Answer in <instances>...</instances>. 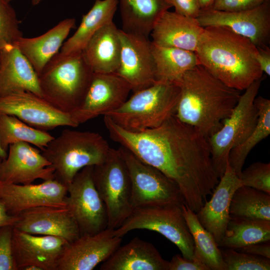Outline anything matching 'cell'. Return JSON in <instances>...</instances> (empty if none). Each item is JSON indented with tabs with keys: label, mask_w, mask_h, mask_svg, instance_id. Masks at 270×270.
<instances>
[{
	"label": "cell",
	"mask_w": 270,
	"mask_h": 270,
	"mask_svg": "<svg viewBox=\"0 0 270 270\" xmlns=\"http://www.w3.org/2000/svg\"><path fill=\"white\" fill-rule=\"evenodd\" d=\"M104 122L113 140L174 181L184 204L198 212L220 180L207 138L175 115L139 132L127 130L106 116Z\"/></svg>",
	"instance_id": "6da1fadb"
},
{
	"label": "cell",
	"mask_w": 270,
	"mask_h": 270,
	"mask_svg": "<svg viewBox=\"0 0 270 270\" xmlns=\"http://www.w3.org/2000/svg\"><path fill=\"white\" fill-rule=\"evenodd\" d=\"M195 53L200 64L226 86L239 91L262 78L256 46L226 26L204 28Z\"/></svg>",
	"instance_id": "7a4b0ae2"
},
{
	"label": "cell",
	"mask_w": 270,
	"mask_h": 270,
	"mask_svg": "<svg viewBox=\"0 0 270 270\" xmlns=\"http://www.w3.org/2000/svg\"><path fill=\"white\" fill-rule=\"evenodd\" d=\"M176 84L180 95L175 116L207 138L220 128L241 95L200 64L186 72Z\"/></svg>",
	"instance_id": "3957f363"
},
{
	"label": "cell",
	"mask_w": 270,
	"mask_h": 270,
	"mask_svg": "<svg viewBox=\"0 0 270 270\" xmlns=\"http://www.w3.org/2000/svg\"><path fill=\"white\" fill-rule=\"evenodd\" d=\"M93 74L82 51L58 52L38 75L42 98L57 109L71 114L84 100Z\"/></svg>",
	"instance_id": "277c9868"
},
{
	"label": "cell",
	"mask_w": 270,
	"mask_h": 270,
	"mask_svg": "<svg viewBox=\"0 0 270 270\" xmlns=\"http://www.w3.org/2000/svg\"><path fill=\"white\" fill-rule=\"evenodd\" d=\"M111 148L100 134L65 129L42 151L54 170V178L68 185L83 168L104 162Z\"/></svg>",
	"instance_id": "5b68a950"
},
{
	"label": "cell",
	"mask_w": 270,
	"mask_h": 270,
	"mask_svg": "<svg viewBox=\"0 0 270 270\" xmlns=\"http://www.w3.org/2000/svg\"><path fill=\"white\" fill-rule=\"evenodd\" d=\"M180 95L177 84L157 81L134 92L121 106L104 116L130 132L156 128L175 115Z\"/></svg>",
	"instance_id": "8992f818"
},
{
	"label": "cell",
	"mask_w": 270,
	"mask_h": 270,
	"mask_svg": "<svg viewBox=\"0 0 270 270\" xmlns=\"http://www.w3.org/2000/svg\"><path fill=\"white\" fill-rule=\"evenodd\" d=\"M262 81V78L254 82L244 90L220 128L208 138L213 166L219 178L225 172L230 150L242 143L256 124L258 112L254 100Z\"/></svg>",
	"instance_id": "52a82bcc"
},
{
	"label": "cell",
	"mask_w": 270,
	"mask_h": 270,
	"mask_svg": "<svg viewBox=\"0 0 270 270\" xmlns=\"http://www.w3.org/2000/svg\"><path fill=\"white\" fill-rule=\"evenodd\" d=\"M92 176L108 215V228H118L131 214L132 184L125 162L118 150L111 148L106 160L93 166Z\"/></svg>",
	"instance_id": "ba28073f"
},
{
	"label": "cell",
	"mask_w": 270,
	"mask_h": 270,
	"mask_svg": "<svg viewBox=\"0 0 270 270\" xmlns=\"http://www.w3.org/2000/svg\"><path fill=\"white\" fill-rule=\"evenodd\" d=\"M144 229L157 232L178 248L182 256L192 260L194 258V244L181 205L168 204L135 208L118 228L115 236L122 237L129 232Z\"/></svg>",
	"instance_id": "9c48e42d"
},
{
	"label": "cell",
	"mask_w": 270,
	"mask_h": 270,
	"mask_svg": "<svg viewBox=\"0 0 270 270\" xmlns=\"http://www.w3.org/2000/svg\"><path fill=\"white\" fill-rule=\"evenodd\" d=\"M118 150L125 162L132 184L133 209L184 203L176 184L156 168L146 164L130 151Z\"/></svg>",
	"instance_id": "30bf717a"
},
{
	"label": "cell",
	"mask_w": 270,
	"mask_h": 270,
	"mask_svg": "<svg viewBox=\"0 0 270 270\" xmlns=\"http://www.w3.org/2000/svg\"><path fill=\"white\" fill-rule=\"evenodd\" d=\"M92 168L82 169L67 185L66 207L74 218L80 236L96 234L108 227L106 208L94 185Z\"/></svg>",
	"instance_id": "8fae6325"
},
{
	"label": "cell",
	"mask_w": 270,
	"mask_h": 270,
	"mask_svg": "<svg viewBox=\"0 0 270 270\" xmlns=\"http://www.w3.org/2000/svg\"><path fill=\"white\" fill-rule=\"evenodd\" d=\"M0 113L15 116L42 130L60 126L76 128L79 126L70 114L57 109L42 97L26 90L0 97Z\"/></svg>",
	"instance_id": "7c38bea8"
},
{
	"label": "cell",
	"mask_w": 270,
	"mask_h": 270,
	"mask_svg": "<svg viewBox=\"0 0 270 270\" xmlns=\"http://www.w3.org/2000/svg\"><path fill=\"white\" fill-rule=\"evenodd\" d=\"M204 28L226 26L248 38L257 48L269 46L270 0L252 10L228 12L210 8L201 10L196 18Z\"/></svg>",
	"instance_id": "4fadbf2b"
},
{
	"label": "cell",
	"mask_w": 270,
	"mask_h": 270,
	"mask_svg": "<svg viewBox=\"0 0 270 270\" xmlns=\"http://www.w3.org/2000/svg\"><path fill=\"white\" fill-rule=\"evenodd\" d=\"M121 52L119 68L115 73L124 79L134 92L156 82L151 41L143 36L119 29Z\"/></svg>",
	"instance_id": "5bb4252c"
},
{
	"label": "cell",
	"mask_w": 270,
	"mask_h": 270,
	"mask_svg": "<svg viewBox=\"0 0 270 270\" xmlns=\"http://www.w3.org/2000/svg\"><path fill=\"white\" fill-rule=\"evenodd\" d=\"M130 84L115 73L94 72L81 104L70 114L79 125L114 110L128 99Z\"/></svg>",
	"instance_id": "9a60e30c"
},
{
	"label": "cell",
	"mask_w": 270,
	"mask_h": 270,
	"mask_svg": "<svg viewBox=\"0 0 270 270\" xmlns=\"http://www.w3.org/2000/svg\"><path fill=\"white\" fill-rule=\"evenodd\" d=\"M67 186L56 178L38 184H16L0 181V200L8 213L18 216L40 206L66 207Z\"/></svg>",
	"instance_id": "2e32d148"
},
{
	"label": "cell",
	"mask_w": 270,
	"mask_h": 270,
	"mask_svg": "<svg viewBox=\"0 0 270 270\" xmlns=\"http://www.w3.org/2000/svg\"><path fill=\"white\" fill-rule=\"evenodd\" d=\"M106 228L92 235L80 236L68 244L56 270H92L106 260L120 246L122 238Z\"/></svg>",
	"instance_id": "e0dca14e"
},
{
	"label": "cell",
	"mask_w": 270,
	"mask_h": 270,
	"mask_svg": "<svg viewBox=\"0 0 270 270\" xmlns=\"http://www.w3.org/2000/svg\"><path fill=\"white\" fill-rule=\"evenodd\" d=\"M24 142L10 145L0 163V181L16 184H32L38 179L54 178V170L42 152Z\"/></svg>",
	"instance_id": "ac0fdd59"
},
{
	"label": "cell",
	"mask_w": 270,
	"mask_h": 270,
	"mask_svg": "<svg viewBox=\"0 0 270 270\" xmlns=\"http://www.w3.org/2000/svg\"><path fill=\"white\" fill-rule=\"evenodd\" d=\"M68 243L60 237L30 234L13 226L12 253L17 270L29 266L40 270H56L58 260Z\"/></svg>",
	"instance_id": "d6986e66"
},
{
	"label": "cell",
	"mask_w": 270,
	"mask_h": 270,
	"mask_svg": "<svg viewBox=\"0 0 270 270\" xmlns=\"http://www.w3.org/2000/svg\"><path fill=\"white\" fill-rule=\"evenodd\" d=\"M18 216L13 226L22 232L60 237L69 243L80 236L74 218L66 207L38 206L22 212Z\"/></svg>",
	"instance_id": "ffe728a7"
},
{
	"label": "cell",
	"mask_w": 270,
	"mask_h": 270,
	"mask_svg": "<svg viewBox=\"0 0 270 270\" xmlns=\"http://www.w3.org/2000/svg\"><path fill=\"white\" fill-rule=\"evenodd\" d=\"M242 186L228 162L225 172L206 200L196 213L202 226L214 238L218 244L222 238L230 218V207L236 190Z\"/></svg>",
	"instance_id": "44dd1931"
},
{
	"label": "cell",
	"mask_w": 270,
	"mask_h": 270,
	"mask_svg": "<svg viewBox=\"0 0 270 270\" xmlns=\"http://www.w3.org/2000/svg\"><path fill=\"white\" fill-rule=\"evenodd\" d=\"M204 30L197 18L164 12L150 32L153 44L195 52Z\"/></svg>",
	"instance_id": "7402d4cb"
},
{
	"label": "cell",
	"mask_w": 270,
	"mask_h": 270,
	"mask_svg": "<svg viewBox=\"0 0 270 270\" xmlns=\"http://www.w3.org/2000/svg\"><path fill=\"white\" fill-rule=\"evenodd\" d=\"M0 54V98L22 90L42 98L38 75L16 46H6Z\"/></svg>",
	"instance_id": "603a6c76"
},
{
	"label": "cell",
	"mask_w": 270,
	"mask_h": 270,
	"mask_svg": "<svg viewBox=\"0 0 270 270\" xmlns=\"http://www.w3.org/2000/svg\"><path fill=\"white\" fill-rule=\"evenodd\" d=\"M101 270H168L164 260L152 244L136 237L120 246L100 266Z\"/></svg>",
	"instance_id": "cb8c5ba5"
},
{
	"label": "cell",
	"mask_w": 270,
	"mask_h": 270,
	"mask_svg": "<svg viewBox=\"0 0 270 270\" xmlns=\"http://www.w3.org/2000/svg\"><path fill=\"white\" fill-rule=\"evenodd\" d=\"M82 52L94 72L116 73L120 66L121 43L119 29L113 21L99 29Z\"/></svg>",
	"instance_id": "d4e9b609"
},
{
	"label": "cell",
	"mask_w": 270,
	"mask_h": 270,
	"mask_svg": "<svg viewBox=\"0 0 270 270\" xmlns=\"http://www.w3.org/2000/svg\"><path fill=\"white\" fill-rule=\"evenodd\" d=\"M75 24L74 18H66L40 36L32 38L21 37L15 45L38 75L47 63L58 52Z\"/></svg>",
	"instance_id": "484cf974"
},
{
	"label": "cell",
	"mask_w": 270,
	"mask_h": 270,
	"mask_svg": "<svg viewBox=\"0 0 270 270\" xmlns=\"http://www.w3.org/2000/svg\"><path fill=\"white\" fill-rule=\"evenodd\" d=\"M122 30L148 38L160 16L172 8L165 0H118Z\"/></svg>",
	"instance_id": "4316f807"
},
{
	"label": "cell",
	"mask_w": 270,
	"mask_h": 270,
	"mask_svg": "<svg viewBox=\"0 0 270 270\" xmlns=\"http://www.w3.org/2000/svg\"><path fill=\"white\" fill-rule=\"evenodd\" d=\"M118 4V0H95L88 12L82 16L77 30L63 44L60 52L70 54L82 52L99 29L112 21Z\"/></svg>",
	"instance_id": "83f0119b"
},
{
	"label": "cell",
	"mask_w": 270,
	"mask_h": 270,
	"mask_svg": "<svg viewBox=\"0 0 270 270\" xmlns=\"http://www.w3.org/2000/svg\"><path fill=\"white\" fill-rule=\"evenodd\" d=\"M157 81L176 83L188 70L200 64L194 52L162 46L151 42Z\"/></svg>",
	"instance_id": "f1b7e54d"
},
{
	"label": "cell",
	"mask_w": 270,
	"mask_h": 270,
	"mask_svg": "<svg viewBox=\"0 0 270 270\" xmlns=\"http://www.w3.org/2000/svg\"><path fill=\"white\" fill-rule=\"evenodd\" d=\"M270 221L230 215L219 247L236 250L270 241Z\"/></svg>",
	"instance_id": "f546056e"
},
{
	"label": "cell",
	"mask_w": 270,
	"mask_h": 270,
	"mask_svg": "<svg viewBox=\"0 0 270 270\" xmlns=\"http://www.w3.org/2000/svg\"><path fill=\"white\" fill-rule=\"evenodd\" d=\"M181 208L194 240V254L198 256L209 270H226L220 249L214 236L202 226L196 213L186 204L182 203Z\"/></svg>",
	"instance_id": "4dcf8cb0"
},
{
	"label": "cell",
	"mask_w": 270,
	"mask_h": 270,
	"mask_svg": "<svg viewBox=\"0 0 270 270\" xmlns=\"http://www.w3.org/2000/svg\"><path fill=\"white\" fill-rule=\"evenodd\" d=\"M254 104L258 112L256 124L248 136L230 150L228 156V164L239 178L250 152L270 134V100L258 96L254 100Z\"/></svg>",
	"instance_id": "1f68e13d"
},
{
	"label": "cell",
	"mask_w": 270,
	"mask_h": 270,
	"mask_svg": "<svg viewBox=\"0 0 270 270\" xmlns=\"http://www.w3.org/2000/svg\"><path fill=\"white\" fill-rule=\"evenodd\" d=\"M54 138L15 116L0 113V145L6 152L10 145L19 142L28 143L42 151Z\"/></svg>",
	"instance_id": "d6a6232c"
},
{
	"label": "cell",
	"mask_w": 270,
	"mask_h": 270,
	"mask_svg": "<svg viewBox=\"0 0 270 270\" xmlns=\"http://www.w3.org/2000/svg\"><path fill=\"white\" fill-rule=\"evenodd\" d=\"M230 214L270 221V194L242 185L232 196Z\"/></svg>",
	"instance_id": "836d02e7"
},
{
	"label": "cell",
	"mask_w": 270,
	"mask_h": 270,
	"mask_svg": "<svg viewBox=\"0 0 270 270\" xmlns=\"http://www.w3.org/2000/svg\"><path fill=\"white\" fill-rule=\"evenodd\" d=\"M226 270H269L270 259L234 249L220 250Z\"/></svg>",
	"instance_id": "e575fe53"
},
{
	"label": "cell",
	"mask_w": 270,
	"mask_h": 270,
	"mask_svg": "<svg viewBox=\"0 0 270 270\" xmlns=\"http://www.w3.org/2000/svg\"><path fill=\"white\" fill-rule=\"evenodd\" d=\"M22 36L14 10L8 2L0 0V51Z\"/></svg>",
	"instance_id": "d590c367"
},
{
	"label": "cell",
	"mask_w": 270,
	"mask_h": 270,
	"mask_svg": "<svg viewBox=\"0 0 270 270\" xmlns=\"http://www.w3.org/2000/svg\"><path fill=\"white\" fill-rule=\"evenodd\" d=\"M240 178L242 185L270 194V163L256 162L242 170Z\"/></svg>",
	"instance_id": "8d00e7d4"
},
{
	"label": "cell",
	"mask_w": 270,
	"mask_h": 270,
	"mask_svg": "<svg viewBox=\"0 0 270 270\" xmlns=\"http://www.w3.org/2000/svg\"><path fill=\"white\" fill-rule=\"evenodd\" d=\"M13 226L0 227V270H17L12 253Z\"/></svg>",
	"instance_id": "74e56055"
},
{
	"label": "cell",
	"mask_w": 270,
	"mask_h": 270,
	"mask_svg": "<svg viewBox=\"0 0 270 270\" xmlns=\"http://www.w3.org/2000/svg\"><path fill=\"white\" fill-rule=\"evenodd\" d=\"M270 0H214L212 8L214 10L236 12L256 8Z\"/></svg>",
	"instance_id": "f35d334b"
},
{
	"label": "cell",
	"mask_w": 270,
	"mask_h": 270,
	"mask_svg": "<svg viewBox=\"0 0 270 270\" xmlns=\"http://www.w3.org/2000/svg\"><path fill=\"white\" fill-rule=\"evenodd\" d=\"M168 270H209L198 255L194 258L188 259L180 254L174 256L168 262Z\"/></svg>",
	"instance_id": "ab89813d"
},
{
	"label": "cell",
	"mask_w": 270,
	"mask_h": 270,
	"mask_svg": "<svg viewBox=\"0 0 270 270\" xmlns=\"http://www.w3.org/2000/svg\"><path fill=\"white\" fill-rule=\"evenodd\" d=\"M180 14L196 18L201 8L198 0H165Z\"/></svg>",
	"instance_id": "60d3db41"
},
{
	"label": "cell",
	"mask_w": 270,
	"mask_h": 270,
	"mask_svg": "<svg viewBox=\"0 0 270 270\" xmlns=\"http://www.w3.org/2000/svg\"><path fill=\"white\" fill-rule=\"evenodd\" d=\"M235 250L270 259V241L250 244Z\"/></svg>",
	"instance_id": "b9f144b4"
},
{
	"label": "cell",
	"mask_w": 270,
	"mask_h": 270,
	"mask_svg": "<svg viewBox=\"0 0 270 270\" xmlns=\"http://www.w3.org/2000/svg\"><path fill=\"white\" fill-rule=\"evenodd\" d=\"M256 60L262 71L268 76L270 75V48L269 46L258 48Z\"/></svg>",
	"instance_id": "7bdbcfd3"
},
{
	"label": "cell",
	"mask_w": 270,
	"mask_h": 270,
	"mask_svg": "<svg viewBox=\"0 0 270 270\" xmlns=\"http://www.w3.org/2000/svg\"><path fill=\"white\" fill-rule=\"evenodd\" d=\"M18 219V216L10 214L5 206L0 200V227L5 226H14Z\"/></svg>",
	"instance_id": "ee69618b"
},
{
	"label": "cell",
	"mask_w": 270,
	"mask_h": 270,
	"mask_svg": "<svg viewBox=\"0 0 270 270\" xmlns=\"http://www.w3.org/2000/svg\"><path fill=\"white\" fill-rule=\"evenodd\" d=\"M201 10H208L212 8L214 0H198Z\"/></svg>",
	"instance_id": "f6af8a7d"
},
{
	"label": "cell",
	"mask_w": 270,
	"mask_h": 270,
	"mask_svg": "<svg viewBox=\"0 0 270 270\" xmlns=\"http://www.w3.org/2000/svg\"><path fill=\"white\" fill-rule=\"evenodd\" d=\"M7 156V152L3 150L0 145V158L2 159L4 158Z\"/></svg>",
	"instance_id": "bcb514c9"
},
{
	"label": "cell",
	"mask_w": 270,
	"mask_h": 270,
	"mask_svg": "<svg viewBox=\"0 0 270 270\" xmlns=\"http://www.w3.org/2000/svg\"><path fill=\"white\" fill-rule=\"evenodd\" d=\"M6 0L10 2L12 0ZM31 0L33 5H36L41 1V0Z\"/></svg>",
	"instance_id": "7dc6e473"
},
{
	"label": "cell",
	"mask_w": 270,
	"mask_h": 270,
	"mask_svg": "<svg viewBox=\"0 0 270 270\" xmlns=\"http://www.w3.org/2000/svg\"><path fill=\"white\" fill-rule=\"evenodd\" d=\"M2 160V159L1 158H0V163L1 162Z\"/></svg>",
	"instance_id": "c3c4849f"
},
{
	"label": "cell",
	"mask_w": 270,
	"mask_h": 270,
	"mask_svg": "<svg viewBox=\"0 0 270 270\" xmlns=\"http://www.w3.org/2000/svg\"></svg>",
	"instance_id": "681fc988"
}]
</instances>
